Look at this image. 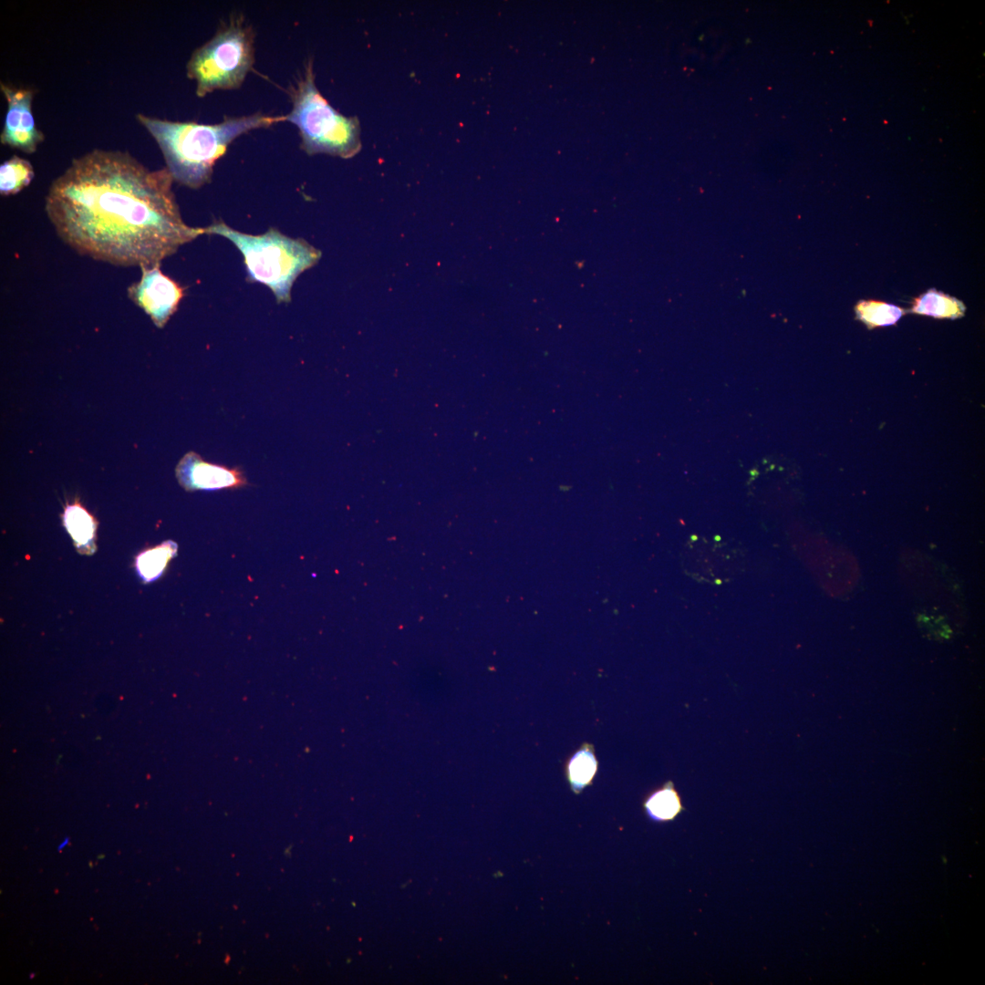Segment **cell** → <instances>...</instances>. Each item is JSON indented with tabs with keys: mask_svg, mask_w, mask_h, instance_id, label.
I'll return each instance as SVG.
<instances>
[{
	"mask_svg": "<svg viewBox=\"0 0 985 985\" xmlns=\"http://www.w3.org/2000/svg\"><path fill=\"white\" fill-rule=\"evenodd\" d=\"M167 167L150 170L127 151L93 150L72 160L45 202L57 235L78 254L121 266H156L198 235L187 225Z\"/></svg>",
	"mask_w": 985,
	"mask_h": 985,
	"instance_id": "obj_1",
	"label": "cell"
},
{
	"mask_svg": "<svg viewBox=\"0 0 985 985\" xmlns=\"http://www.w3.org/2000/svg\"><path fill=\"white\" fill-rule=\"evenodd\" d=\"M136 119L157 142L173 181L192 189L211 181L215 162L236 138L286 120L285 115L261 112L227 118L216 124L172 121L142 113Z\"/></svg>",
	"mask_w": 985,
	"mask_h": 985,
	"instance_id": "obj_2",
	"label": "cell"
},
{
	"mask_svg": "<svg viewBox=\"0 0 985 985\" xmlns=\"http://www.w3.org/2000/svg\"><path fill=\"white\" fill-rule=\"evenodd\" d=\"M203 232L230 240L244 256L247 279L268 286L277 303L291 301L295 280L321 257L320 251L306 240L286 236L275 228L252 235L215 223Z\"/></svg>",
	"mask_w": 985,
	"mask_h": 985,
	"instance_id": "obj_3",
	"label": "cell"
},
{
	"mask_svg": "<svg viewBox=\"0 0 985 985\" xmlns=\"http://www.w3.org/2000/svg\"><path fill=\"white\" fill-rule=\"evenodd\" d=\"M292 109L286 120L296 126L301 147L308 155L318 153L348 159L361 150L360 124L356 117L337 111L316 86L312 60L290 89Z\"/></svg>",
	"mask_w": 985,
	"mask_h": 985,
	"instance_id": "obj_4",
	"label": "cell"
},
{
	"mask_svg": "<svg viewBox=\"0 0 985 985\" xmlns=\"http://www.w3.org/2000/svg\"><path fill=\"white\" fill-rule=\"evenodd\" d=\"M254 64V32L240 15L222 23L215 34L196 48L186 65L188 78L202 98L215 90L240 88Z\"/></svg>",
	"mask_w": 985,
	"mask_h": 985,
	"instance_id": "obj_5",
	"label": "cell"
},
{
	"mask_svg": "<svg viewBox=\"0 0 985 985\" xmlns=\"http://www.w3.org/2000/svg\"><path fill=\"white\" fill-rule=\"evenodd\" d=\"M0 88L7 102L0 142L26 153L35 152L45 139L44 133L36 125L32 112L35 91L3 82Z\"/></svg>",
	"mask_w": 985,
	"mask_h": 985,
	"instance_id": "obj_6",
	"label": "cell"
},
{
	"mask_svg": "<svg viewBox=\"0 0 985 985\" xmlns=\"http://www.w3.org/2000/svg\"><path fill=\"white\" fill-rule=\"evenodd\" d=\"M159 267H140V279L128 288V296L158 327H163L176 311L183 296V288L162 274Z\"/></svg>",
	"mask_w": 985,
	"mask_h": 985,
	"instance_id": "obj_7",
	"label": "cell"
},
{
	"mask_svg": "<svg viewBox=\"0 0 985 985\" xmlns=\"http://www.w3.org/2000/svg\"><path fill=\"white\" fill-rule=\"evenodd\" d=\"M176 477L187 491L237 489L247 485L246 477L239 467L207 462L193 451L186 453L179 461Z\"/></svg>",
	"mask_w": 985,
	"mask_h": 985,
	"instance_id": "obj_8",
	"label": "cell"
},
{
	"mask_svg": "<svg viewBox=\"0 0 985 985\" xmlns=\"http://www.w3.org/2000/svg\"><path fill=\"white\" fill-rule=\"evenodd\" d=\"M63 523L79 553L90 555L95 551L97 523L80 503L65 508Z\"/></svg>",
	"mask_w": 985,
	"mask_h": 985,
	"instance_id": "obj_9",
	"label": "cell"
},
{
	"mask_svg": "<svg viewBox=\"0 0 985 985\" xmlns=\"http://www.w3.org/2000/svg\"><path fill=\"white\" fill-rule=\"evenodd\" d=\"M598 762L592 744L585 742L573 753L565 765L567 781L575 793L589 785L597 771Z\"/></svg>",
	"mask_w": 985,
	"mask_h": 985,
	"instance_id": "obj_10",
	"label": "cell"
},
{
	"mask_svg": "<svg viewBox=\"0 0 985 985\" xmlns=\"http://www.w3.org/2000/svg\"><path fill=\"white\" fill-rule=\"evenodd\" d=\"M911 312L930 316L935 318L956 319L964 315L965 306L961 301L953 296L945 295L936 289H929L919 297L915 298Z\"/></svg>",
	"mask_w": 985,
	"mask_h": 985,
	"instance_id": "obj_11",
	"label": "cell"
},
{
	"mask_svg": "<svg viewBox=\"0 0 985 985\" xmlns=\"http://www.w3.org/2000/svg\"><path fill=\"white\" fill-rule=\"evenodd\" d=\"M643 806L648 816L656 822L671 821L683 809L680 797L671 782L650 793Z\"/></svg>",
	"mask_w": 985,
	"mask_h": 985,
	"instance_id": "obj_12",
	"label": "cell"
},
{
	"mask_svg": "<svg viewBox=\"0 0 985 985\" xmlns=\"http://www.w3.org/2000/svg\"><path fill=\"white\" fill-rule=\"evenodd\" d=\"M178 545L171 540L145 550L136 558V568L144 582H150L161 575L167 565L177 554Z\"/></svg>",
	"mask_w": 985,
	"mask_h": 985,
	"instance_id": "obj_13",
	"label": "cell"
},
{
	"mask_svg": "<svg viewBox=\"0 0 985 985\" xmlns=\"http://www.w3.org/2000/svg\"><path fill=\"white\" fill-rule=\"evenodd\" d=\"M34 178L30 161L14 155L0 166V193L12 195L26 187Z\"/></svg>",
	"mask_w": 985,
	"mask_h": 985,
	"instance_id": "obj_14",
	"label": "cell"
},
{
	"mask_svg": "<svg viewBox=\"0 0 985 985\" xmlns=\"http://www.w3.org/2000/svg\"><path fill=\"white\" fill-rule=\"evenodd\" d=\"M855 310L856 317L868 328L892 326L905 314L895 305L874 300L859 301Z\"/></svg>",
	"mask_w": 985,
	"mask_h": 985,
	"instance_id": "obj_15",
	"label": "cell"
},
{
	"mask_svg": "<svg viewBox=\"0 0 985 985\" xmlns=\"http://www.w3.org/2000/svg\"><path fill=\"white\" fill-rule=\"evenodd\" d=\"M68 843H69V839H68V838H65V839H64V840H63V841H62V842L60 843V845H58V847H57V850H58V851H61V850H62V849H63V848H64V847H65V846H66L67 845H68Z\"/></svg>",
	"mask_w": 985,
	"mask_h": 985,
	"instance_id": "obj_16",
	"label": "cell"
},
{
	"mask_svg": "<svg viewBox=\"0 0 985 985\" xmlns=\"http://www.w3.org/2000/svg\"><path fill=\"white\" fill-rule=\"evenodd\" d=\"M34 976H35L34 973H31L30 978H34Z\"/></svg>",
	"mask_w": 985,
	"mask_h": 985,
	"instance_id": "obj_17",
	"label": "cell"
}]
</instances>
